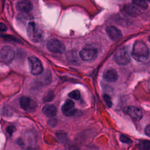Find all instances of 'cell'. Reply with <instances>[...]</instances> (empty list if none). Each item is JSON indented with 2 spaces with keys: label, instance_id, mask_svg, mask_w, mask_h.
Segmentation results:
<instances>
[{
  "label": "cell",
  "instance_id": "6da1fadb",
  "mask_svg": "<svg viewBox=\"0 0 150 150\" xmlns=\"http://www.w3.org/2000/svg\"><path fill=\"white\" fill-rule=\"evenodd\" d=\"M149 51L145 43L141 40L136 41L132 47V56L139 62H144L149 57Z\"/></svg>",
  "mask_w": 150,
  "mask_h": 150
},
{
  "label": "cell",
  "instance_id": "7a4b0ae2",
  "mask_svg": "<svg viewBox=\"0 0 150 150\" xmlns=\"http://www.w3.org/2000/svg\"><path fill=\"white\" fill-rule=\"evenodd\" d=\"M26 31L29 39L35 43L41 42L45 36L43 30L33 22H30L28 23Z\"/></svg>",
  "mask_w": 150,
  "mask_h": 150
},
{
  "label": "cell",
  "instance_id": "3957f363",
  "mask_svg": "<svg viewBox=\"0 0 150 150\" xmlns=\"http://www.w3.org/2000/svg\"><path fill=\"white\" fill-rule=\"evenodd\" d=\"M115 61L120 65H127L130 60L129 51L127 47H122L118 49L114 54Z\"/></svg>",
  "mask_w": 150,
  "mask_h": 150
},
{
  "label": "cell",
  "instance_id": "277c9868",
  "mask_svg": "<svg viewBox=\"0 0 150 150\" xmlns=\"http://www.w3.org/2000/svg\"><path fill=\"white\" fill-rule=\"evenodd\" d=\"M28 64L30 73L33 75H38L43 71V66L40 60L35 56L28 58Z\"/></svg>",
  "mask_w": 150,
  "mask_h": 150
},
{
  "label": "cell",
  "instance_id": "5b68a950",
  "mask_svg": "<svg viewBox=\"0 0 150 150\" xmlns=\"http://www.w3.org/2000/svg\"><path fill=\"white\" fill-rule=\"evenodd\" d=\"M20 105L24 110L28 112H33L37 108V103L33 99L28 97H22L19 99Z\"/></svg>",
  "mask_w": 150,
  "mask_h": 150
},
{
  "label": "cell",
  "instance_id": "8992f818",
  "mask_svg": "<svg viewBox=\"0 0 150 150\" xmlns=\"http://www.w3.org/2000/svg\"><path fill=\"white\" fill-rule=\"evenodd\" d=\"M97 55V50L91 46L83 48L79 53L80 57L84 61H91L94 60Z\"/></svg>",
  "mask_w": 150,
  "mask_h": 150
},
{
  "label": "cell",
  "instance_id": "52a82bcc",
  "mask_svg": "<svg viewBox=\"0 0 150 150\" xmlns=\"http://www.w3.org/2000/svg\"><path fill=\"white\" fill-rule=\"evenodd\" d=\"M47 47L49 50L55 53H62L65 51L64 44L56 39L49 40L47 43Z\"/></svg>",
  "mask_w": 150,
  "mask_h": 150
},
{
  "label": "cell",
  "instance_id": "ba28073f",
  "mask_svg": "<svg viewBox=\"0 0 150 150\" xmlns=\"http://www.w3.org/2000/svg\"><path fill=\"white\" fill-rule=\"evenodd\" d=\"M1 59L5 62H12L15 57V52L13 49L8 46L3 47L0 51Z\"/></svg>",
  "mask_w": 150,
  "mask_h": 150
},
{
  "label": "cell",
  "instance_id": "9c48e42d",
  "mask_svg": "<svg viewBox=\"0 0 150 150\" xmlns=\"http://www.w3.org/2000/svg\"><path fill=\"white\" fill-rule=\"evenodd\" d=\"M124 111L125 113L127 114L134 121H138L142 117V111L135 106H129L125 108Z\"/></svg>",
  "mask_w": 150,
  "mask_h": 150
},
{
  "label": "cell",
  "instance_id": "30bf717a",
  "mask_svg": "<svg viewBox=\"0 0 150 150\" xmlns=\"http://www.w3.org/2000/svg\"><path fill=\"white\" fill-rule=\"evenodd\" d=\"M62 112L66 116H72L76 113L74 103L71 100H67L62 108Z\"/></svg>",
  "mask_w": 150,
  "mask_h": 150
},
{
  "label": "cell",
  "instance_id": "8fae6325",
  "mask_svg": "<svg viewBox=\"0 0 150 150\" xmlns=\"http://www.w3.org/2000/svg\"><path fill=\"white\" fill-rule=\"evenodd\" d=\"M106 32L108 36L114 40H117L120 39L122 36V33L120 29L114 26H108L106 28Z\"/></svg>",
  "mask_w": 150,
  "mask_h": 150
},
{
  "label": "cell",
  "instance_id": "7c38bea8",
  "mask_svg": "<svg viewBox=\"0 0 150 150\" xmlns=\"http://www.w3.org/2000/svg\"><path fill=\"white\" fill-rule=\"evenodd\" d=\"M122 11L127 15L132 17H136L141 13L140 10L138 8L131 4H125L123 5Z\"/></svg>",
  "mask_w": 150,
  "mask_h": 150
},
{
  "label": "cell",
  "instance_id": "4fadbf2b",
  "mask_svg": "<svg viewBox=\"0 0 150 150\" xmlns=\"http://www.w3.org/2000/svg\"><path fill=\"white\" fill-rule=\"evenodd\" d=\"M16 8L18 11L23 12H29L33 8L32 4L28 0H21L16 4Z\"/></svg>",
  "mask_w": 150,
  "mask_h": 150
},
{
  "label": "cell",
  "instance_id": "5bb4252c",
  "mask_svg": "<svg viewBox=\"0 0 150 150\" xmlns=\"http://www.w3.org/2000/svg\"><path fill=\"white\" fill-rule=\"evenodd\" d=\"M42 112L46 117H53L57 114V109L54 105L47 104L42 108Z\"/></svg>",
  "mask_w": 150,
  "mask_h": 150
},
{
  "label": "cell",
  "instance_id": "9a60e30c",
  "mask_svg": "<svg viewBox=\"0 0 150 150\" xmlns=\"http://www.w3.org/2000/svg\"><path fill=\"white\" fill-rule=\"evenodd\" d=\"M103 78L108 82H114L118 79V74L114 69H108L103 74Z\"/></svg>",
  "mask_w": 150,
  "mask_h": 150
},
{
  "label": "cell",
  "instance_id": "2e32d148",
  "mask_svg": "<svg viewBox=\"0 0 150 150\" xmlns=\"http://www.w3.org/2000/svg\"><path fill=\"white\" fill-rule=\"evenodd\" d=\"M132 3L142 9H146L148 8V4L145 0H132Z\"/></svg>",
  "mask_w": 150,
  "mask_h": 150
},
{
  "label": "cell",
  "instance_id": "e0dca14e",
  "mask_svg": "<svg viewBox=\"0 0 150 150\" xmlns=\"http://www.w3.org/2000/svg\"><path fill=\"white\" fill-rule=\"evenodd\" d=\"M138 147L140 150H150V141H141L138 144Z\"/></svg>",
  "mask_w": 150,
  "mask_h": 150
},
{
  "label": "cell",
  "instance_id": "ac0fdd59",
  "mask_svg": "<svg viewBox=\"0 0 150 150\" xmlns=\"http://www.w3.org/2000/svg\"><path fill=\"white\" fill-rule=\"evenodd\" d=\"M69 97L74 100H79L80 98V93L79 90H73L69 94Z\"/></svg>",
  "mask_w": 150,
  "mask_h": 150
},
{
  "label": "cell",
  "instance_id": "d6986e66",
  "mask_svg": "<svg viewBox=\"0 0 150 150\" xmlns=\"http://www.w3.org/2000/svg\"><path fill=\"white\" fill-rule=\"evenodd\" d=\"M67 59L71 62H74L75 61H77L78 60V56L74 53V52H71L67 54Z\"/></svg>",
  "mask_w": 150,
  "mask_h": 150
},
{
  "label": "cell",
  "instance_id": "ffe728a7",
  "mask_svg": "<svg viewBox=\"0 0 150 150\" xmlns=\"http://www.w3.org/2000/svg\"><path fill=\"white\" fill-rule=\"evenodd\" d=\"M120 139L121 142L127 144H131L132 143V141L130 138H129L128 137L124 135H121L120 137Z\"/></svg>",
  "mask_w": 150,
  "mask_h": 150
},
{
  "label": "cell",
  "instance_id": "44dd1931",
  "mask_svg": "<svg viewBox=\"0 0 150 150\" xmlns=\"http://www.w3.org/2000/svg\"><path fill=\"white\" fill-rule=\"evenodd\" d=\"M104 99L106 103V104H107V105L110 107L112 105V102H111V98L110 97L107 95V94H104Z\"/></svg>",
  "mask_w": 150,
  "mask_h": 150
},
{
  "label": "cell",
  "instance_id": "7402d4cb",
  "mask_svg": "<svg viewBox=\"0 0 150 150\" xmlns=\"http://www.w3.org/2000/svg\"><path fill=\"white\" fill-rule=\"evenodd\" d=\"M6 30H7L6 26L4 23L0 22V31L4 32V31H6Z\"/></svg>",
  "mask_w": 150,
  "mask_h": 150
},
{
  "label": "cell",
  "instance_id": "603a6c76",
  "mask_svg": "<svg viewBox=\"0 0 150 150\" xmlns=\"http://www.w3.org/2000/svg\"><path fill=\"white\" fill-rule=\"evenodd\" d=\"M65 150H79V148L75 145H70L67 146Z\"/></svg>",
  "mask_w": 150,
  "mask_h": 150
},
{
  "label": "cell",
  "instance_id": "cb8c5ba5",
  "mask_svg": "<svg viewBox=\"0 0 150 150\" xmlns=\"http://www.w3.org/2000/svg\"><path fill=\"white\" fill-rule=\"evenodd\" d=\"M145 133L146 135L150 137V124L148 125L145 129Z\"/></svg>",
  "mask_w": 150,
  "mask_h": 150
},
{
  "label": "cell",
  "instance_id": "d4e9b609",
  "mask_svg": "<svg viewBox=\"0 0 150 150\" xmlns=\"http://www.w3.org/2000/svg\"><path fill=\"white\" fill-rule=\"evenodd\" d=\"M7 131H8V133L11 135L12 133L13 132V131H15V127L13 126H9L7 129Z\"/></svg>",
  "mask_w": 150,
  "mask_h": 150
}]
</instances>
